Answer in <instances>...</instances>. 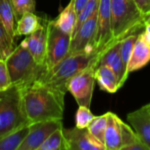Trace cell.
<instances>
[{
  "label": "cell",
  "mask_w": 150,
  "mask_h": 150,
  "mask_svg": "<svg viewBox=\"0 0 150 150\" xmlns=\"http://www.w3.org/2000/svg\"><path fill=\"white\" fill-rule=\"evenodd\" d=\"M12 87L7 65L4 59H0V91Z\"/></svg>",
  "instance_id": "obj_28"
},
{
  "label": "cell",
  "mask_w": 150,
  "mask_h": 150,
  "mask_svg": "<svg viewBox=\"0 0 150 150\" xmlns=\"http://www.w3.org/2000/svg\"><path fill=\"white\" fill-rule=\"evenodd\" d=\"M134 2L144 16L150 13V0H134Z\"/></svg>",
  "instance_id": "obj_29"
},
{
  "label": "cell",
  "mask_w": 150,
  "mask_h": 150,
  "mask_svg": "<svg viewBox=\"0 0 150 150\" xmlns=\"http://www.w3.org/2000/svg\"><path fill=\"white\" fill-rule=\"evenodd\" d=\"M47 24L48 21L42 20L40 27L21 42V44L28 50L35 61L42 66H44L46 56Z\"/></svg>",
  "instance_id": "obj_13"
},
{
  "label": "cell",
  "mask_w": 150,
  "mask_h": 150,
  "mask_svg": "<svg viewBox=\"0 0 150 150\" xmlns=\"http://www.w3.org/2000/svg\"><path fill=\"white\" fill-rule=\"evenodd\" d=\"M120 150H150V147L139 140L133 144H131L129 146L121 148Z\"/></svg>",
  "instance_id": "obj_30"
},
{
  "label": "cell",
  "mask_w": 150,
  "mask_h": 150,
  "mask_svg": "<svg viewBox=\"0 0 150 150\" xmlns=\"http://www.w3.org/2000/svg\"><path fill=\"white\" fill-rule=\"evenodd\" d=\"M143 34H144V36H145V39H146V42L150 46V25L145 24Z\"/></svg>",
  "instance_id": "obj_32"
},
{
  "label": "cell",
  "mask_w": 150,
  "mask_h": 150,
  "mask_svg": "<svg viewBox=\"0 0 150 150\" xmlns=\"http://www.w3.org/2000/svg\"><path fill=\"white\" fill-rule=\"evenodd\" d=\"M63 133L66 150H107L105 145L91 135L87 128H63Z\"/></svg>",
  "instance_id": "obj_12"
},
{
  "label": "cell",
  "mask_w": 150,
  "mask_h": 150,
  "mask_svg": "<svg viewBox=\"0 0 150 150\" xmlns=\"http://www.w3.org/2000/svg\"><path fill=\"white\" fill-rule=\"evenodd\" d=\"M5 61L11 84L19 89L36 81L45 71V67L38 64L28 50L21 44L16 46Z\"/></svg>",
  "instance_id": "obj_4"
},
{
  "label": "cell",
  "mask_w": 150,
  "mask_h": 150,
  "mask_svg": "<svg viewBox=\"0 0 150 150\" xmlns=\"http://www.w3.org/2000/svg\"><path fill=\"white\" fill-rule=\"evenodd\" d=\"M107 113V126L104 134V145L107 150H120L139 141L131 126L124 123L115 113Z\"/></svg>",
  "instance_id": "obj_7"
},
{
  "label": "cell",
  "mask_w": 150,
  "mask_h": 150,
  "mask_svg": "<svg viewBox=\"0 0 150 150\" xmlns=\"http://www.w3.org/2000/svg\"><path fill=\"white\" fill-rule=\"evenodd\" d=\"M78 15L74 8V0H71L64 9L60 13L56 20H53L55 25L64 33L71 35L74 32L77 23Z\"/></svg>",
  "instance_id": "obj_18"
},
{
  "label": "cell",
  "mask_w": 150,
  "mask_h": 150,
  "mask_svg": "<svg viewBox=\"0 0 150 150\" xmlns=\"http://www.w3.org/2000/svg\"><path fill=\"white\" fill-rule=\"evenodd\" d=\"M16 21L25 13H35V0H10Z\"/></svg>",
  "instance_id": "obj_24"
},
{
  "label": "cell",
  "mask_w": 150,
  "mask_h": 150,
  "mask_svg": "<svg viewBox=\"0 0 150 150\" xmlns=\"http://www.w3.org/2000/svg\"><path fill=\"white\" fill-rule=\"evenodd\" d=\"M63 128H59L52 132L36 150H64L65 139Z\"/></svg>",
  "instance_id": "obj_22"
},
{
  "label": "cell",
  "mask_w": 150,
  "mask_h": 150,
  "mask_svg": "<svg viewBox=\"0 0 150 150\" xmlns=\"http://www.w3.org/2000/svg\"><path fill=\"white\" fill-rule=\"evenodd\" d=\"M106 64L114 71L119 88L124 86L129 75L126 72V67L124 64L120 56V42L108 48L98 58L97 66Z\"/></svg>",
  "instance_id": "obj_15"
},
{
  "label": "cell",
  "mask_w": 150,
  "mask_h": 150,
  "mask_svg": "<svg viewBox=\"0 0 150 150\" xmlns=\"http://www.w3.org/2000/svg\"><path fill=\"white\" fill-rule=\"evenodd\" d=\"M88 1V0H74V8L75 11H76L77 15L81 13V12L83 10Z\"/></svg>",
  "instance_id": "obj_31"
},
{
  "label": "cell",
  "mask_w": 150,
  "mask_h": 150,
  "mask_svg": "<svg viewBox=\"0 0 150 150\" xmlns=\"http://www.w3.org/2000/svg\"><path fill=\"white\" fill-rule=\"evenodd\" d=\"M110 15L113 44L145 26V16L134 0H110Z\"/></svg>",
  "instance_id": "obj_3"
},
{
  "label": "cell",
  "mask_w": 150,
  "mask_h": 150,
  "mask_svg": "<svg viewBox=\"0 0 150 150\" xmlns=\"http://www.w3.org/2000/svg\"><path fill=\"white\" fill-rule=\"evenodd\" d=\"M95 78L100 88L107 93L114 94L119 89L114 71L106 64H101L96 67L95 71Z\"/></svg>",
  "instance_id": "obj_17"
},
{
  "label": "cell",
  "mask_w": 150,
  "mask_h": 150,
  "mask_svg": "<svg viewBox=\"0 0 150 150\" xmlns=\"http://www.w3.org/2000/svg\"><path fill=\"white\" fill-rule=\"evenodd\" d=\"M145 24L150 25V13L145 16Z\"/></svg>",
  "instance_id": "obj_33"
},
{
  "label": "cell",
  "mask_w": 150,
  "mask_h": 150,
  "mask_svg": "<svg viewBox=\"0 0 150 150\" xmlns=\"http://www.w3.org/2000/svg\"><path fill=\"white\" fill-rule=\"evenodd\" d=\"M62 127H64L62 120H49L31 124L17 150H36L52 132Z\"/></svg>",
  "instance_id": "obj_11"
},
{
  "label": "cell",
  "mask_w": 150,
  "mask_h": 150,
  "mask_svg": "<svg viewBox=\"0 0 150 150\" xmlns=\"http://www.w3.org/2000/svg\"><path fill=\"white\" fill-rule=\"evenodd\" d=\"M97 54L93 52L80 51L68 54L56 66L44 71L37 81L66 92L68 81L93 63H96L97 67Z\"/></svg>",
  "instance_id": "obj_2"
},
{
  "label": "cell",
  "mask_w": 150,
  "mask_h": 150,
  "mask_svg": "<svg viewBox=\"0 0 150 150\" xmlns=\"http://www.w3.org/2000/svg\"><path fill=\"white\" fill-rule=\"evenodd\" d=\"M96 63L89 64L88 67L75 74L66 84L67 91L71 94L79 106L90 108L96 82Z\"/></svg>",
  "instance_id": "obj_8"
},
{
  "label": "cell",
  "mask_w": 150,
  "mask_h": 150,
  "mask_svg": "<svg viewBox=\"0 0 150 150\" xmlns=\"http://www.w3.org/2000/svg\"><path fill=\"white\" fill-rule=\"evenodd\" d=\"M150 62V46L146 42L143 32H140L134 43L132 54L130 56L126 72L129 75L131 72L138 71L146 66Z\"/></svg>",
  "instance_id": "obj_16"
},
{
  "label": "cell",
  "mask_w": 150,
  "mask_h": 150,
  "mask_svg": "<svg viewBox=\"0 0 150 150\" xmlns=\"http://www.w3.org/2000/svg\"><path fill=\"white\" fill-rule=\"evenodd\" d=\"M127 121L139 141L150 147V103L130 112Z\"/></svg>",
  "instance_id": "obj_14"
},
{
  "label": "cell",
  "mask_w": 150,
  "mask_h": 150,
  "mask_svg": "<svg viewBox=\"0 0 150 150\" xmlns=\"http://www.w3.org/2000/svg\"><path fill=\"white\" fill-rule=\"evenodd\" d=\"M0 59H2V58H1V56H0Z\"/></svg>",
  "instance_id": "obj_34"
},
{
  "label": "cell",
  "mask_w": 150,
  "mask_h": 150,
  "mask_svg": "<svg viewBox=\"0 0 150 150\" xmlns=\"http://www.w3.org/2000/svg\"><path fill=\"white\" fill-rule=\"evenodd\" d=\"M107 117H108V113L97 117L96 116L94 119L90 122L88 126L87 127L89 133L93 135L96 139L103 142V144H104V134L107 126Z\"/></svg>",
  "instance_id": "obj_23"
},
{
  "label": "cell",
  "mask_w": 150,
  "mask_h": 150,
  "mask_svg": "<svg viewBox=\"0 0 150 150\" xmlns=\"http://www.w3.org/2000/svg\"><path fill=\"white\" fill-rule=\"evenodd\" d=\"M64 150H66V149H64Z\"/></svg>",
  "instance_id": "obj_35"
},
{
  "label": "cell",
  "mask_w": 150,
  "mask_h": 150,
  "mask_svg": "<svg viewBox=\"0 0 150 150\" xmlns=\"http://www.w3.org/2000/svg\"><path fill=\"white\" fill-rule=\"evenodd\" d=\"M96 116L90 111L89 108L85 106H79L75 115V127L79 129H85L88 126L90 122Z\"/></svg>",
  "instance_id": "obj_26"
},
{
  "label": "cell",
  "mask_w": 150,
  "mask_h": 150,
  "mask_svg": "<svg viewBox=\"0 0 150 150\" xmlns=\"http://www.w3.org/2000/svg\"><path fill=\"white\" fill-rule=\"evenodd\" d=\"M42 19L35 14V13H28L22 15L16 23L14 35L15 38L21 35H29L33 34L41 25Z\"/></svg>",
  "instance_id": "obj_19"
},
{
  "label": "cell",
  "mask_w": 150,
  "mask_h": 150,
  "mask_svg": "<svg viewBox=\"0 0 150 150\" xmlns=\"http://www.w3.org/2000/svg\"><path fill=\"white\" fill-rule=\"evenodd\" d=\"M97 10L95 11L78 28L71 36L68 54L80 51L96 53L95 38L96 34ZM98 57V56H97Z\"/></svg>",
  "instance_id": "obj_10"
},
{
  "label": "cell",
  "mask_w": 150,
  "mask_h": 150,
  "mask_svg": "<svg viewBox=\"0 0 150 150\" xmlns=\"http://www.w3.org/2000/svg\"><path fill=\"white\" fill-rule=\"evenodd\" d=\"M0 21L6 28L9 35L15 41V14L10 0H0Z\"/></svg>",
  "instance_id": "obj_20"
},
{
  "label": "cell",
  "mask_w": 150,
  "mask_h": 150,
  "mask_svg": "<svg viewBox=\"0 0 150 150\" xmlns=\"http://www.w3.org/2000/svg\"><path fill=\"white\" fill-rule=\"evenodd\" d=\"M29 125L23 111L20 89L12 86L0 91V138Z\"/></svg>",
  "instance_id": "obj_5"
},
{
  "label": "cell",
  "mask_w": 150,
  "mask_h": 150,
  "mask_svg": "<svg viewBox=\"0 0 150 150\" xmlns=\"http://www.w3.org/2000/svg\"><path fill=\"white\" fill-rule=\"evenodd\" d=\"M71 35L61 31L53 22L48 21L47 44L45 56V71H48L60 63L69 53Z\"/></svg>",
  "instance_id": "obj_6"
},
{
  "label": "cell",
  "mask_w": 150,
  "mask_h": 150,
  "mask_svg": "<svg viewBox=\"0 0 150 150\" xmlns=\"http://www.w3.org/2000/svg\"><path fill=\"white\" fill-rule=\"evenodd\" d=\"M29 125H27L13 133L0 138V150H17L19 145L28 133Z\"/></svg>",
  "instance_id": "obj_21"
},
{
  "label": "cell",
  "mask_w": 150,
  "mask_h": 150,
  "mask_svg": "<svg viewBox=\"0 0 150 150\" xmlns=\"http://www.w3.org/2000/svg\"><path fill=\"white\" fill-rule=\"evenodd\" d=\"M139 32L133 33L128 36H126L125 38H124L122 41H120V56L122 58V61L124 63V64L125 65V67L127 66L130 56L132 54L134 43L136 42V39L139 35Z\"/></svg>",
  "instance_id": "obj_25"
},
{
  "label": "cell",
  "mask_w": 150,
  "mask_h": 150,
  "mask_svg": "<svg viewBox=\"0 0 150 150\" xmlns=\"http://www.w3.org/2000/svg\"><path fill=\"white\" fill-rule=\"evenodd\" d=\"M20 92L23 111L30 125L63 119L65 91L36 81Z\"/></svg>",
  "instance_id": "obj_1"
},
{
  "label": "cell",
  "mask_w": 150,
  "mask_h": 150,
  "mask_svg": "<svg viewBox=\"0 0 150 150\" xmlns=\"http://www.w3.org/2000/svg\"><path fill=\"white\" fill-rule=\"evenodd\" d=\"M112 45L110 0H100L97 8L96 34L95 38V48L98 58Z\"/></svg>",
  "instance_id": "obj_9"
},
{
  "label": "cell",
  "mask_w": 150,
  "mask_h": 150,
  "mask_svg": "<svg viewBox=\"0 0 150 150\" xmlns=\"http://www.w3.org/2000/svg\"><path fill=\"white\" fill-rule=\"evenodd\" d=\"M100 3V0H88L87 2L85 7L83 8V10L81 12V13L78 15L77 18V23H76V27H75L74 32L77 30V28L95 12L97 10L98 6ZM73 32V33H74ZM73 35V34H72Z\"/></svg>",
  "instance_id": "obj_27"
}]
</instances>
